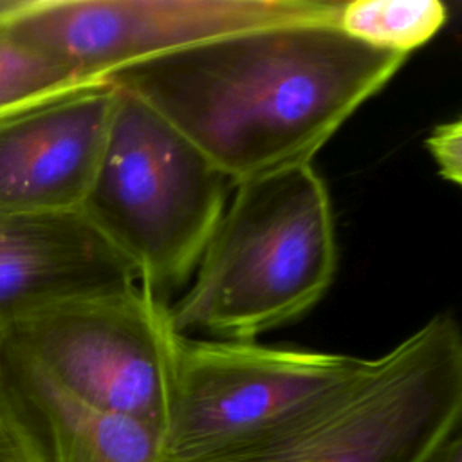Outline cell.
<instances>
[{
	"mask_svg": "<svg viewBox=\"0 0 462 462\" xmlns=\"http://www.w3.org/2000/svg\"><path fill=\"white\" fill-rule=\"evenodd\" d=\"M137 283L81 209L0 211V330Z\"/></svg>",
	"mask_w": 462,
	"mask_h": 462,
	"instance_id": "9c48e42d",
	"label": "cell"
},
{
	"mask_svg": "<svg viewBox=\"0 0 462 462\" xmlns=\"http://www.w3.org/2000/svg\"><path fill=\"white\" fill-rule=\"evenodd\" d=\"M0 462H32L31 453L0 402Z\"/></svg>",
	"mask_w": 462,
	"mask_h": 462,
	"instance_id": "5bb4252c",
	"label": "cell"
},
{
	"mask_svg": "<svg viewBox=\"0 0 462 462\" xmlns=\"http://www.w3.org/2000/svg\"><path fill=\"white\" fill-rule=\"evenodd\" d=\"M361 361L180 334L161 457H191L251 435L343 383Z\"/></svg>",
	"mask_w": 462,
	"mask_h": 462,
	"instance_id": "52a82bcc",
	"label": "cell"
},
{
	"mask_svg": "<svg viewBox=\"0 0 462 462\" xmlns=\"http://www.w3.org/2000/svg\"><path fill=\"white\" fill-rule=\"evenodd\" d=\"M0 402L32 462H159L161 435L70 395L2 337Z\"/></svg>",
	"mask_w": 462,
	"mask_h": 462,
	"instance_id": "30bf717a",
	"label": "cell"
},
{
	"mask_svg": "<svg viewBox=\"0 0 462 462\" xmlns=\"http://www.w3.org/2000/svg\"><path fill=\"white\" fill-rule=\"evenodd\" d=\"M426 150L442 179L460 184L462 180V125L460 119L446 121L431 128L426 141Z\"/></svg>",
	"mask_w": 462,
	"mask_h": 462,
	"instance_id": "4fadbf2b",
	"label": "cell"
},
{
	"mask_svg": "<svg viewBox=\"0 0 462 462\" xmlns=\"http://www.w3.org/2000/svg\"><path fill=\"white\" fill-rule=\"evenodd\" d=\"M90 83L81 81L69 69L0 43V117L34 106Z\"/></svg>",
	"mask_w": 462,
	"mask_h": 462,
	"instance_id": "7c38bea8",
	"label": "cell"
},
{
	"mask_svg": "<svg viewBox=\"0 0 462 462\" xmlns=\"http://www.w3.org/2000/svg\"><path fill=\"white\" fill-rule=\"evenodd\" d=\"M2 337H4V330H0V348H2Z\"/></svg>",
	"mask_w": 462,
	"mask_h": 462,
	"instance_id": "e0dca14e",
	"label": "cell"
},
{
	"mask_svg": "<svg viewBox=\"0 0 462 462\" xmlns=\"http://www.w3.org/2000/svg\"><path fill=\"white\" fill-rule=\"evenodd\" d=\"M460 426L462 332L451 312H439L287 417L159 462H422Z\"/></svg>",
	"mask_w": 462,
	"mask_h": 462,
	"instance_id": "3957f363",
	"label": "cell"
},
{
	"mask_svg": "<svg viewBox=\"0 0 462 462\" xmlns=\"http://www.w3.org/2000/svg\"><path fill=\"white\" fill-rule=\"evenodd\" d=\"M114 101L99 81L0 117V211L79 209Z\"/></svg>",
	"mask_w": 462,
	"mask_h": 462,
	"instance_id": "ba28073f",
	"label": "cell"
},
{
	"mask_svg": "<svg viewBox=\"0 0 462 462\" xmlns=\"http://www.w3.org/2000/svg\"><path fill=\"white\" fill-rule=\"evenodd\" d=\"M406 58L334 20L285 22L123 67L106 83L144 101L236 184L312 162Z\"/></svg>",
	"mask_w": 462,
	"mask_h": 462,
	"instance_id": "6da1fadb",
	"label": "cell"
},
{
	"mask_svg": "<svg viewBox=\"0 0 462 462\" xmlns=\"http://www.w3.org/2000/svg\"><path fill=\"white\" fill-rule=\"evenodd\" d=\"M422 462H462V428L440 440Z\"/></svg>",
	"mask_w": 462,
	"mask_h": 462,
	"instance_id": "9a60e30c",
	"label": "cell"
},
{
	"mask_svg": "<svg viewBox=\"0 0 462 462\" xmlns=\"http://www.w3.org/2000/svg\"><path fill=\"white\" fill-rule=\"evenodd\" d=\"M336 0H27L4 42L85 83L195 43L262 25L337 20Z\"/></svg>",
	"mask_w": 462,
	"mask_h": 462,
	"instance_id": "8992f818",
	"label": "cell"
},
{
	"mask_svg": "<svg viewBox=\"0 0 462 462\" xmlns=\"http://www.w3.org/2000/svg\"><path fill=\"white\" fill-rule=\"evenodd\" d=\"M114 88L103 152L79 209L139 285L168 301L193 276L235 184L144 101Z\"/></svg>",
	"mask_w": 462,
	"mask_h": 462,
	"instance_id": "277c9868",
	"label": "cell"
},
{
	"mask_svg": "<svg viewBox=\"0 0 462 462\" xmlns=\"http://www.w3.org/2000/svg\"><path fill=\"white\" fill-rule=\"evenodd\" d=\"M179 332L150 289L60 305L18 321L4 337L85 404L166 428Z\"/></svg>",
	"mask_w": 462,
	"mask_h": 462,
	"instance_id": "5b68a950",
	"label": "cell"
},
{
	"mask_svg": "<svg viewBox=\"0 0 462 462\" xmlns=\"http://www.w3.org/2000/svg\"><path fill=\"white\" fill-rule=\"evenodd\" d=\"M337 269L327 184L312 162L233 186L186 292L170 305L173 328L208 339L254 341L310 310Z\"/></svg>",
	"mask_w": 462,
	"mask_h": 462,
	"instance_id": "7a4b0ae2",
	"label": "cell"
},
{
	"mask_svg": "<svg viewBox=\"0 0 462 462\" xmlns=\"http://www.w3.org/2000/svg\"><path fill=\"white\" fill-rule=\"evenodd\" d=\"M2 42H4V38H2V34H0V43H2Z\"/></svg>",
	"mask_w": 462,
	"mask_h": 462,
	"instance_id": "ac0fdd59",
	"label": "cell"
},
{
	"mask_svg": "<svg viewBox=\"0 0 462 462\" xmlns=\"http://www.w3.org/2000/svg\"><path fill=\"white\" fill-rule=\"evenodd\" d=\"M446 20L448 5L440 0H352L341 2L336 23L370 47L408 56Z\"/></svg>",
	"mask_w": 462,
	"mask_h": 462,
	"instance_id": "8fae6325",
	"label": "cell"
},
{
	"mask_svg": "<svg viewBox=\"0 0 462 462\" xmlns=\"http://www.w3.org/2000/svg\"><path fill=\"white\" fill-rule=\"evenodd\" d=\"M25 2L27 0H0V25L13 18L25 5Z\"/></svg>",
	"mask_w": 462,
	"mask_h": 462,
	"instance_id": "2e32d148",
	"label": "cell"
}]
</instances>
